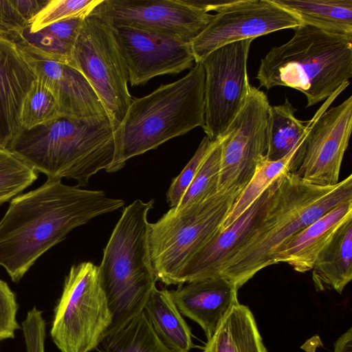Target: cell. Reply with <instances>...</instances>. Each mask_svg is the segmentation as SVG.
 <instances>
[{
  "instance_id": "6da1fadb",
  "label": "cell",
  "mask_w": 352,
  "mask_h": 352,
  "mask_svg": "<svg viewBox=\"0 0 352 352\" xmlns=\"http://www.w3.org/2000/svg\"><path fill=\"white\" fill-rule=\"evenodd\" d=\"M124 205L103 191L49 179L14 197L0 221V266L18 283L36 260L78 226Z\"/></svg>"
},
{
  "instance_id": "7a4b0ae2",
  "label": "cell",
  "mask_w": 352,
  "mask_h": 352,
  "mask_svg": "<svg viewBox=\"0 0 352 352\" xmlns=\"http://www.w3.org/2000/svg\"><path fill=\"white\" fill-rule=\"evenodd\" d=\"M115 128L108 116L76 118L60 115L22 129L6 148L49 179H74L85 186L102 170L115 173L121 163Z\"/></svg>"
},
{
  "instance_id": "3957f363",
  "label": "cell",
  "mask_w": 352,
  "mask_h": 352,
  "mask_svg": "<svg viewBox=\"0 0 352 352\" xmlns=\"http://www.w3.org/2000/svg\"><path fill=\"white\" fill-rule=\"evenodd\" d=\"M352 200V175L333 186L311 184L286 172L275 181L260 221L220 276L239 289L262 269L272 265L276 250L294 234L340 204Z\"/></svg>"
},
{
  "instance_id": "277c9868",
  "label": "cell",
  "mask_w": 352,
  "mask_h": 352,
  "mask_svg": "<svg viewBox=\"0 0 352 352\" xmlns=\"http://www.w3.org/2000/svg\"><path fill=\"white\" fill-rule=\"evenodd\" d=\"M261 60L256 78L270 89L285 86L302 92L307 107L326 100L352 77V37L307 25Z\"/></svg>"
},
{
  "instance_id": "5b68a950",
  "label": "cell",
  "mask_w": 352,
  "mask_h": 352,
  "mask_svg": "<svg viewBox=\"0 0 352 352\" xmlns=\"http://www.w3.org/2000/svg\"><path fill=\"white\" fill-rule=\"evenodd\" d=\"M153 204L137 199L126 206L104 248L98 276L112 316L106 335L142 311L156 287L148 238Z\"/></svg>"
},
{
  "instance_id": "8992f818",
  "label": "cell",
  "mask_w": 352,
  "mask_h": 352,
  "mask_svg": "<svg viewBox=\"0 0 352 352\" xmlns=\"http://www.w3.org/2000/svg\"><path fill=\"white\" fill-rule=\"evenodd\" d=\"M205 71L196 63L182 78L132 100L115 130L123 165L130 158L205 124Z\"/></svg>"
},
{
  "instance_id": "52a82bcc",
  "label": "cell",
  "mask_w": 352,
  "mask_h": 352,
  "mask_svg": "<svg viewBox=\"0 0 352 352\" xmlns=\"http://www.w3.org/2000/svg\"><path fill=\"white\" fill-rule=\"evenodd\" d=\"M244 188L219 190L202 201L171 208L158 221L149 223L148 246L157 280L177 285L181 270L221 230Z\"/></svg>"
},
{
  "instance_id": "ba28073f",
  "label": "cell",
  "mask_w": 352,
  "mask_h": 352,
  "mask_svg": "<svg viewBox=\"0 0 352 352\" xmlns=\"http://www.w3.org/2000/svg\"><path fill=\"white\" fill-rule=\"evenodd\" d=\"M111 322L98 267L89 261L72 265L54 309L53 342L60 352H90L96 349Z\"/></svg>"
},
{
  "instance_id": "9c48e42d",
  "label": "cell",
  "mask_w": 352,
  "mask_h": 352,
  "mask_svg": "<svg viewBox=\"0 0 352 352\" xmlns=\"http://www.w3.org/2000/svg\"><path fill=\"white\" fill-rule=\"evenodd\" d=\"M69 65L87 80L116 130L132 99L127 69L112 29L95 16H85Z\"/></svg>"
},
{
  "instance_id": "30bf717a",
  "label": "cell",
  "mask_w": 352,
  "mask_h": 352,
  "mask_svg": "<svg viewBox=\"0 0 352 352\" xmlns=\"http://www.w3.org/2000/svg\"><path fill=\"white\" fill-rule=\"evenodd\" d=\"M253 39L223 45L208 54L205 71V124L211 140L220 139L244 105L250 87L248 58Z\"/></svg>"
},
{
  "instance_id": "8fae6325",
  "label": "cell",
  "mask_w": 352,
  "mask_h": 352,
  "mask_svg": "<svg viewBox=\"0 0 352 352\" xmlns=\"http://www.w3.org/2000/svg\"><path fill=\"white\" fill-rule=\"evenodd\" d=\"M270 104L250 85L245 102L221 137L219 190L245 187L266 158Z\"/></svg>"
},
{
  "instance_id": "7c38bea8",
  "label": "cell",
  "mask_w": 352,
  "mask_h": 352,
  "mask_svg": "<svg viewBox=\"0 0 352 352\" xmlns=\"http://www.w3.org/2000/svg\"><path fill=\"white\" fill-rule=\"evenodd\" d=\"M206 28L191 41L195 63L226 44L254 39L302 25L292 13L272 0H229L219 7Z\"/></svg>"
},
{
  "instance_id": "4fadbf2b",
  "label": "cell",
  "mask_w": 352,
  "mask_h": 352,
  "mask_svg": "<svg viewBox=\"0 0 352 352\" xmlns=\"http://www.w3.org/2000/svg\"><path fill=\"white\" fill-rule=\"evenodd\" d=\"M349 85V82L341 86L308 121L304 154L294 174L311 184L333 186L339 182L352 129V96L329 107Z\"/></svg>"
},
{
  "instance_id": "5bb4252c",
  "label": "cell",
  "mask_w": 352,
  "mask_h": 352,
  "mask_svg": "<svg viewBox=\"0 0 352 352\" xmlns=\"http://www.w3.org/2000/svg\"><path fill=\"white\" fill-rule=\"evenodd\" d=\"M89 14L111 28H131L188 43L213 16L183 0H101Z\"/></svg>"
},
{
  "instance_id": "9a60e30c",
  "label": "cell",
  "mask_w": 352,
  "mask_h": 352,
  "mask_svg": "<svg viewBox=\"0 0 352 352\" xmlns=\"http://www.w3.org/2000/svg\"><path fill=\"white\" fill-rule=\"evenodd\" d=\"M111 29L131 86L157 76L179 74L195 62L190 43L131 28Z\"/></svg>"
},
{
  "instance_id": "2e32d148",
  "label": "cell",
  "mask_w": 352,
  "mask_h": 352,
  "mask_svg": "<svg viewBox=\"0 0 352 352\" xmlns=\"http://www.w3.org/2000/svg\"><path fill=\"white\" fill-rule=\"evenodd\" d=\"M275 181L234 222L221 229L188 261L178 275L177 285L220 276L223 265L239 252L261 219Z\"/></svg>"
},
{
  "instance_id": "e0dca14e",
  "label": "cell",
  "mask_w": 352,
  "mask_h": 352,
  "mask_svg": "<svg viewBox=\"0 0 352 352\" xmlns=\"http://www.w3.org/2000/svg\"><path fill=\"white\" fill-rule=\"evenodd\" d=\"M19 48L34 70L37 79L53 95L60 115L76 118L107 116L92 87L78 70Z\"/></svg>"
},
{
  "instance_id": "ac0fdd59",
  "label": "cell",
  "mask_w": 352,
  "mask_h": 352,
  "mask_svg": "<svg viewBox=\"0 0 352 352\" xmlns=\"http://www.w3.org/2000/svg\"><path fill=\"white\" fill-rule=\"evenodd\" d=\"M37 76L17 45L0 35V149L21 131L24 100Z\"/></svg>"
},
{
  "instance_id": "d6986e66",
  "label": "cell",
  "mask_w": 352,
  "mask_h": 352,
  "mask_svg": "<svg viewBox=\"0 0 352 352\" xmlns=\"http://www.w3.org/2000/svg\"><path fill=\"white\" fill-rule=\"evenodd\" d=\"M237 291L232 282L217 276L179 285L170 292L179 312L197 322L208 340L239 302Z\"/></svg>"
},
{
  "instance_id": "ffe728a7",
  "label": "cell",
  "mask_w": 352,
  "mask_h": 352,
  "mask_svg": "<svg viewBox=\"0 0 352 352\" xmlns=\"http://www.w3.org/2000/svg\"><path fill=\"white\" fill-rule=\"evenodd\" d=\"M351 218L352 200L340 204L282 243L272 255V265L286 263L302 273L311 270L318 254Z\"/></svg>"
},
{
  "instance_id": "44dd1931",
  "label": "cell",
  "mask_w": 352,
  "mask_h": 352,
  "mask_svg": "<svg viewBox=\"0 0 352 352\" xmlns=\"http://www.w3.org/2000/svg\"><path fill=\"white\" fill-rule=\"evenodd\" d=\"M352 218L339 228L316 258L312 280L318 292L336 290L342 294L352 279Z\"/></svg>"
},
{
  "instance_id": "7402d4cb",
  "label": "cell",
  "mask_w": 352,
  "mask_h": 352,
  "mask_svg": "<svg viewBox=\"0 0 352 352\" xmlns=\"http://www.w3.org/2000/svg\"><path fill=\"white\" fill-rule=\"evenodd\" d=\"M143 311L158 338L173 352H190L195 347L190 328L169 290L155 287Z\"/></svg>"
},
{
  "instance_id": "603a6c76",
  "label": "cell",
  "mask_w": 352,
  "mask_h": 352,
  "mask_svg": "<svg viewBox=\"0 0 352 352\" xmlns=\"http://www.w3.org/2000/svg\"><path fill=\"white\" fill-rule=\"evenodd\" d=\"M202 352H267L248 307L234 305Z\"/></svg>"
},
{
  "instance_id": "cb8c5ba5",
  "label": "cell",
  "mask_w": 352,
  "mask_h": 352,
  "mask_svg": "<svg viewBox=\"0 0 352 352\" xmlns=\"http://www.w3.org/2000/svg\"><path fill=\"white\" fill-rule=\"evenodd\" d=\"M302 23L352 37V0H272Z\"/></svg>"
},
{
  "instance_id": "d4e9b609",
  "label": "cell",
  "mask_w": 352,
  "mask_h": 352,
  "mask_svg": "<svg viewBox=\"0 0 352 352\" xmlns=\"http://www.w3.org/2000/svg\"><path fill=\"white\" fill-rule=\"evenodd\" d=\"M296 111L287 98L281 104L270 107L266 160L277 161L305 146L308 122L298 120L295 116Z\"/></svg>"
},
{
  "instance_id": "484cf974",
  "label": "cell",
  "mask_w": 352,
  "mask_h": 352,
  "mask_svg": "<svg viewBox=\"0 0 352 352\" xmlns=\"http://www.w3.org/2000/svg\"><path fill=\"white\" fill-rule=\"evenodd\" d=\"M305 147L296 149L277 161L266 158L262 160L231 207L221 229L234 222L280 175L286 172L295 173L302 162Z\"/></svg>"
},
{
  "instance_id": "4316f807",
  "label": "cell",
  "mask_w": 352,
  "mask_h": 352,
  "mask_svg": "<svg viewBox=\"0 0 352 352\" xmlns=\"http://www.w3.org/2000/svg\"><path fill=\"white\" fill-rule=\"evenodd\" d=\"M98 352H173L158 338L142 311L118 330L106 335Z\"/></svg>"
},
{
  "instance_id": "83f0119b",
  "label": "cell",
  "mask_w": 352,
  "mask_h": 352,
  "mask_svg": "<svg viewBox=\"0 0 352 352\" xmlns=\"http://www.w3.org/2000/svg\"><path fill=\"white\" fill-rule=\"evenodd\" d=\"M221 142V138L217 140L214 146L206 155L192 182L175 208L180 209L202 201L219 191Z\"/></svg>"
},
{
  "instance_id": "f1b7e54d",
  "label": "cell",
  "mask_w": 352,
  "mask_h": 352,
  "mask_svg": "<svg viewBox=\"0 0 352 352\" xmlns=\"http://www.w3.org/2000/svg\"><path fill=\"white\" fill-rule=\"evenodd\" d=\"M37 173L7 148L0 149V205L36 179Z\"/></svg>"
},
{
  "instance_id": "f546056e",
  "label": "cell",
  "mask_w": 352,
  "mask_h": 352,
  "mask_svg": "<svg viewBox=\"0 0 352 352\" xmlns=\"http://www.w3.org/2000/svg\"><path fill=\"white\" fill-rule=\"evenodd\" d=\"M60 116L57 103L48 89L38 79L33 84L22 105L21 124L30 129L50 122Z\"/></svg>"
},
{
  "instance_id": "4dcf8cb0",
  "label": "cell",
  "mask_w": 352,
  "mask_h": 352,
  "mask_svg": "<svg viewBox=\"0 0 352 352\" xmlns=\"http://www.w3.org/2000/svg\"><path fill=\"white\" fill-rule=\"evenodd\" d=\"M101 0H49L47 4L29 23L30 32H36L52 23L78 16H87Z\"/></svg>"
},
{
  "instance_id": "1f68e13d",
  "label": "cell",
  "mask_w": 352,
  "mask_h": 352,
  "mask_svg": "<svg viewBox=\"0 0 352 352\" xmlns=\"http://www.w3.org/2000/svg\"><path fill=\"white\" fill-rule=\"evenodd\" d=\"M217 141V140H211L206 135L204 137L192 158L182 172L173 179L166 194L167 201L171 208L178 205L192 182L202 161Z\"/></svg>"
},
{
  "instance_id": "d6a6232c",
  "label": "cell",
  "mask_w": 352,
  "mask_h": 352,
  "mask_svg": "<svg viewBox=\"0 0 352 352\" xmlns=\"http://www.w3.org/2000/svg\"><path fill=\"white\" fill-rule=\"evenodd\" d=\"M19 304L7 283L0 279V341L12 339L21 329L17 321Z\"/></svg>"
},
{
  "instance_id": "836d02e7",
  "label": "cell",
  "mask_w": 352,
  "mask_h": 352,
  "mask_svg": "<svg viewBox=\"0 0 352 352\" xmlns=\"http://www.w3.org/2000/svg\"><path fill=\"white\" fill-rule=\"evenodd\" d=\"M26 352H45L46 322L43 311L35 306L21 323Z\"/></svg>"
},
{
  "instance_id": "e575fe53",
  "label": "cell",
  "mask_w": 352,
  "mask_h": 352,
  "mask_svg": "<svg viewBox=\"0 0 352 352\" xmlns=\"http://www.w3.org/2000/svg\"><path fill=\"white\" fill-rule=\"evenodd\" d=\"M0 25L17 34L28 23L20 16L10 0H0Z\"/></svg>"
},
{
  "instance_id": "d590c367",
  "label": "cell",
  "mask_w": 352,
  "mask_h": 352,
  "mask_svg": "<svg viewBox=\"0 0 352 352\" xmlns=\"http://www.w3.org/2000/svg\"><path fill=\"white\" fill-rule=\"evenodd\" d=\"M20 16L29 23L47 4L49 0H10Z\"/></svg>"
},
{
  "instance_id": "8d00e7d4",
  "label": "cell",
  "mask_w": 352,
  "mask_h": 352,
  "mask_svg": "<svg viewBox=\"0 0 352 352\" xmlns=\"http://www.w3.org/2000/svg\"><path fill=\"white\" fill-rule=\"evenodd\" d=\"M333 352H352V329L350 328L336 342Z\"/></svg>"
},
{
  "instance_id": "74e56055",
  "label": "cell",
  "mask_w": 352,
  "mask_h": 352,
  "mask_svg": "<svg viewBox=\"0 0 352 352\" xmlns=\"http://www.w3.org/2000/svg\"><path fill=\"white\" fill-rule=\"evenodd\" d=\"M16 34L12 32L6 27L0 25V35L3 36L10 41H12Z\"/></svg>"
}]
</instances>
